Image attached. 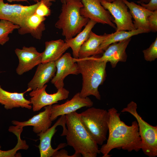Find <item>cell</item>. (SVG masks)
<instances>
[{"instance_id":"10","label":"cell","mask_w":157,"mask_h":157,"mask_svg":"<svg viewBox=\"0 0 157 157\" xmlns=\"http://www.w3.org/2000/svg\"><path fill=\"white\" fill-rule=\"evenodd\" d=\"M47 85L42 88L32 90L29 93L30 101L34 112L40 110L46 106L58 103L59 101L68 98L69 91L64 88L58 90L57 92L49 94L46 91Z\"/></svg>"},{"instance_id":"23","label":"cell","mask_w":157,"mask_h":157,"mask_svg":"<svg viewBox=\"0 0 157 157\" xmlns=\"http://www.w3.org/2000/svg\"><path fill=\"white\" fill-rule=\"evenodd\" d=\"M149 32V31L147 30L136 29L128 31H116L113 33L107 34V37L99 47L97 55L103 53L108 46L112 44L131 38V37L134 35Z\"/></svg>"},{"instance_id":"4","label":"cell","mask_w":157,"mask_h":157,"mask_svg":"<svg viewBox=\"0 0 157 157\" xmlns=\"http://www.w3.org/2000/svg\"><path fill=\"white\" fill-rule=\"evenodd\" d=\"M62 3L55 26L62 30V35L67 40L80 33L90 19L80 14V9L83 7L81 0H65Z\"/></svg>"},{"instance_id":"29","label":"cell","mask_w":157,"mask_h":157,"mask_svg":"<svg viewBox=\"0 0 157 157\" xmlns=\"http://www.w3.org/2000/svg\"><path fill=\"white\" fill-rule=\"evenodd\" d=\"M148 19L150 31L154 32H157V10L153 11Z\"/></svg>"},{"instance_id":"26","label":"cell","mask_w":157,"mask_h":157,"mask_svg":"<svg viewBox=\"0 0 157 157\" xmlns=\"http://www.w3.org/2000/svg\"><path fill=\"white\" fill-rule=\"evenodd\" d=\"M19 26L4 20H0V45H3L9 40V35L18 29Z\"/></svg>"},{"instance_id":"30","label":"cell","mask_w":157,"mask_h":157,"mask_svg":"<svg viewBox=\"0 0 157 157\" xmlns=\"http://www.w3.org/2000/svg\"><path fill=\"white\" fill-rule=\"evenodd\" d=\"M137 2L150 11H153L157 10V0H150L147 3L142 2L140 1H137Z\"/></svg>"},{"instance_id":"28","label":"cell","mask_w":157,"mask_h":157,"mask_svg":"<svg viewBox=\"0 0 157 157\" xmlns=\"http://www.w3.org/2000/svg\"><path fill=\"white\" fill-rule=\"evenodd\" d=\"M35 13L40 16L45 17L50 15L51 12L50 8L41 1V3L37 8Z\"/></svg>"},{"instance_id":"18","label":"cell","mask_w":157,"mask_h":157,"mask_svg":"<svg viewBox=\"0 0 157 157\" xmlns=\"http://www.w3.org/2000/svg\"><path fill=\"white\" fill-rule=\"evenodd\" d=\"M29 91L27 89L22 93L10 92L3 90L0 85V104L6 110L19 107L31 109L32 106L30 100L24 96V94Z\"/></svg>"},{"instance_id":"25","label":"cell","mask_w":157,"mask_h":157,"mask_svg":"<svg viewBox=\"0 0 157 157\" xmlns=\"http://www.w3.org/2000/svg\"><path fill=\"white\" fill-rule=\"evenodd\" d=\"M23 128L17 129L15 127L11 128L10 131L14 133L17 137V142L16 145L13 149L7 151H3L1 149V146L0 145V157H18L17 151L20 149L27 150L29 148L25 140L21 138V134Z\"/></svg>"},{"instance_id":"32","label":"cell","mask_w":157,"mask_h":157,"mask_svg":"<svg viewBox=\"0 0 157 157\" xmlns=\"http://www.w3.org/2000/svg\"><path fill=\"white\" fill-rule=\"evenodd\" d=\"M56 0H40V1L43 2L46 5L49 7L52 5V2H55ZM65 0H60L61 2L62 3H63L65 1Z\"/></svg>"},{"instance_id":"2","label":"cell","mask_w":157,"mask_h":157,"mask_svg":"<svg viewBox=\"0 0 157 157\" xmlns=\"http://www.w3.org/2000/svg\"><path fill=\"white\" fill-rule=\"evenodd\" d=\"M67 144L72 147L76 157H96L101 153L98 144L82 124L79 113L76 111L65 115Z\"/></svg>"},{"instance_id":"31","label":"cell","mask_w":157,"mask_h":157,"mask_svg":"<svg viewBox=\"0 0 157 157\" xmlns=\"http://www.w3.org/2000/svg\"><path fill=\"white\" fill-rule=\"evenodd\" d=\"M54 157H75L73 154L69 156L67 151L62 149L60 151H58L54 155Z\"/></svg>"},{"instance_id":"19","label":"cell","mask_w":157,"mask_h":157,"mask_svg":"<svg viewBox=\"0 0 157 157\" xmlns=\"http://www.w3.org/2000/svg\"><path fill=\"white\" fill-rule=\"evenodd\" d=\"M126 4L134 21L133 22L136 29H143L151 31L148 21V17L153 11L149 10L133 2L122 0Z\"/></svg>"},{"instance_id":"33","label":"cell","mask_w":157,"mask_h":157,"mask_svg":"<svg viewBox=\"0 0 157 157\" xmlns=\"http://www.w3.org/2000/svg\"><path fill=\"white\" fill-rule=\"evenodd\" d=\"M105 1L109 2H112L115 0H104ZM140 1L141 2L144 3H148L150 0H140Z\"/></svg>"},{"instance_id":"6","label":"cell","mask_w":157,"mask_h":157,"mask_svg":"<svg viewBox=\"0 0 157 157\" xmlns=\"http://www.w3.org/2000/svg\"><path fill=\"white\" fill-rule=\"evenodd\" d=\"M137 108V104L132 101L121 112H128L135 118L141 139V149L149 157H155L157 156V126H152L145 121L138 113Z\"/></svg>"},{"instance_id":"12","label":"cell","mask_w":157,"mask_h":157,"mask_svg":"<svg viewBox=\"0 0 157 157\" xmlns=\"http://www.w3.org/2000/svg\"><path fill=\"white\" fill-rule=\"evenodd\" d=\"M75 58L72 57L69 53H66L55 61L56 71L51 79V83L57 90L63 88L64 80L69 74H79Z\"/></svg>"},{"instance_id":"8","label":"cell","mask_w":157,"mask_h":157,"mask_svg":"<svg viewBox=\"0 0 157 157\" xmlns=\"http://www.w3.org/2000/svg\"><path fill=\"white\" fill-rule=\"evenodd\" d=\"M101 4L113 17V23L116 25V31L136 29L134 26L132 15L122 0H116L111 2L102 0Z\"/></svg>"},{"instance_id":"27","label":"cell","mask_w":157,"mask_h":157,"mask_svg":"<svg viewBox=\"0 0 157 157\" xmlns=\"http://www.w3.org/2000/svg\"><path fill=\"white\" fill-rule=\"evenodd\" d=\"M144 59L147 61H154L157 58V38L149 47L142 51Z\"/></svg>"},{"instance_id":"21","label":"cell","mask_w":157,"mask_h":157,"mask_svg":"<svg viewBox=\"0 0 157 157\" xmlns=\"http://www.w3.org/2000/svg\"><path fill=\"white\" fill-rule=\"evenodd\" d=\"M45 48L42 53L41 63L55 61L63 55L69 47L65 41L61 39L46 41Z\"/></svg>"},{"instance_id":"15","label":"cell","mask_w":157,"mask_h":157,"mask_svg":"<svg viewBox=\"0 0 157 157\" xmlns=\"http://www.w3.org/2000/svg\"><path fill=\"white\" fill-rule=\"evenodd\" d=\"M44 107V111L33 116L28 120L24 122L13 120L12 124L18 129L27 126H32L35 133L44 132L50 127L52 121L50 119L52 105Z\"/></svg>"},{"instance_id":"24","label":"cell","mask_w":157,"mask_h":157,"mask_svg":"<svg viewBox=\"0 0 157 157\" xmlns=\"http://www.w3.org/2000/svg\"><path fill=\"white\" fill-rule=\"evenodd\" d=\"M97 23L96 22L90 20L83 30L76 36L69 39L65 40V42L72 50L74 58H78V52L81 47L88 39L92 29Z\"/></svg>"},{"instance_id":"5","label":"cell","mask_w":157,"mask_h":157,"mask_svg":"<svg viewBox=\"0 0 157 157\" xmlns=\"http://www.w3.org/2000/svg\"><path fill=\"white\" fill-rule=\"evenodd\" d=\"M79 115L82 124L91 138L98 144L102 145L108 131V111L91 107L79 113Z\"/></svg>"},{"instance_id":"17","label":"cell","mask_w":157,"mask_h":157,"mask_svg":"<svg viewBox=\"0 0 157 157\" xmlns=\"http://www.w3.org/2000/svg\"><path fill=\"white\" fill-rule=\"evenodd\" d=\"M131 39L130 38L112 44L105 50L103 55L97 58V59L110 62L112 68L115 67L119 62H125L127 57L126 50Z\"/></svg>"},{"instance_id":"34","label":"cell","mask_w":157,"mask_h":157,"mask_svg":"<svg viewBox=\"0 0 157 157\" xmlns=\"http://www.w3.org/2000/svg\"><path fill=\"white\" fill-rule=\"evenodd\" d=\"M8 1L11 2H24L27 1L28 0H7Z\"/></svg>"},{"instance_id":"13","label":"cell","mask_w":157,"mask_h":157,"mask_svg":"<svg viewBox=\"0 0 157 157\" xmlns=\"http://www.w3.org/2000/svg\"><path fill=\"white\" fill-rule=\"evenodd\" d=\"M15 52L19 59L16 69L19 75L29 71L41 63L42 53L38 52L34 47L24 46L22 49H15Z\"/></svg>"},{"instance_id":"7","label":"cell","mask_w":157,"mask_h":157,"mask_svg":"<svg viewBox=\"0 0 157 157\" xmlns=\"http://www.w3.org/2000/svg\"><path fill=\"white\" fill-rule=\"evenodd\" d=\"M41 1L30 6L9 4L0 0V20L10 22L19 27L24 24L27 18L34 13Z\"/></svg>"},{"instance_id":"35","label":"cell","mask_w":157,"mask_h":157,"mask_svg":"<svg viewBox=\"0 0 157 157\" xmlns=\"http://www.w3.org/2000/svg\"><path fill=\"white\" fill-rule=\"evenodd\" d=\"M31 1H33L37 3L40 1V0H29Z\"/></svg>"},{"instance_id":"20","label":"cell","mask_w":157,"mask_h":157,"mask_svg":"<svg viewBox=\"0 0 157 157\" xmlns=\"http://www.w3.org/2000/svg\"><path fill=\"white\" fill-rule=\"evenodd\" d=\"M45 17L40 16L35 13L29 16L24 24L18 29L20 35L30 34L36 39H41L43 32L45 29Z\"/></svg>"},{"instance_id":"1","label":"cell","mask_w":157,"mask_h":157,"mask_svg":"<svg viewBox=\"0 0 157 157\" xmlns=\"http://www.w3.org/2000/svg\"><path fill=\"white\" fill-rule=\"evenodd\" d=\"M108 136L106 144L100 149L103 157H109L108 154L114 149H122L129 152H138L141 149V141L137 121H133L131 126L121 120L120 114L114 107L108 110Z\"/></svg>"},{"instance_id":"3","label":"cell","mask_w":157,"mask_h":157,"mask_svg":"<svg viewBox=\"0 0 157 157\" xmlns=\"http://www.w3.org/2000/svg\"><path fill=\"white\" fill-rule=\"evenodd\" d=\"M78 72L82 77V89L79 92L81 97L92 95L98 100L101 97L99 87L102 85L106 78L107 62L101 61L93 56L76 58Z\"/></svg>"},{"instance_id":"11","label":"cell","mask_w":157,"mask_h":157,"mask_svg":"<svg viewBox=\"0 0 157 157\" xmlns=\"http://www.w3.org/2000/svg\"><path fill=\"white\" fill-rule=\"evenodd\" d=\"M102 0H81L83 7L80 10L81 15L97 23L108 24L113 28L116 26L113 18L109 12L101 4Z\"/></svg>"},{"instance_id":"22","label":"cell","mask_w":157,"mask_h":157,"mask_svg":"<svg viewBox=\"0 0 157 157\" xmlns=\"http://www.w3.org/2000/svg\"><path fill=\"white\" fill-rule=\"evenodd\" d=\"M107 34L98 35L91 31L88 39L82 45L78 52V58H81L97 55L99 47L106 38Z\"/></svg>"},{"instance_id":"16","label":"cell","mask_w":157,"mask_h":157,"mask_svg":"<svg viewBox=\"0 0 157 157\" xmlns=\"http://www.w3.org/2000/svg\"><path fill=\"white\" fill-rule=\"evenodd\" d=\"M56 68L55 61L41 63L34 75L28 84L29 91L42 88L55 75Z\"/></svg>"},{"instance_id":"9","label":"cell","mask_w":157,"mask_h":157,"mask_svg":"<svg viewBox=\"0 0 157 157\" xmlns=\"http://www.w3.org/2000/svg\"><path fill=\"white\" fill-rule=\"evenodd\" d=\"M58 126H61L63 128V131L61 135L65 136L67 131L65 115L61 116L54 125L46 131L37 134L40 140L38 147L41 157H54L58 150L67 145L66 143H62L59 144L56 149H53L51 145V139L57 131L56 127Z\"/></svg>"},{"instance_id":"14","label":"cell","mask_w":157,"mask_h":157,"mask_svg":"<svg viewBox=\"0 0 157 157\" xmlns=\"http://www.w3.org/2000/svg\"><path fill=\"white\" fill-rule=\"evenodd\" d=\"M93 102L88 97H81L79 92L77 93L69 100L64 103L52 105L50 119L52 122L58 117L76 111L83 107H90L93 105Z\"/></svg>"}]
</instances>
